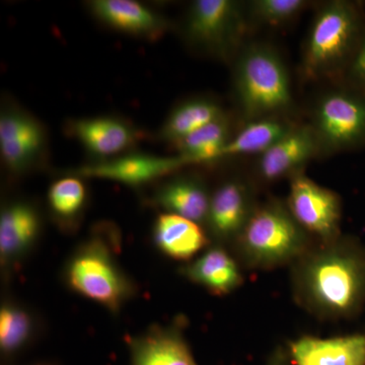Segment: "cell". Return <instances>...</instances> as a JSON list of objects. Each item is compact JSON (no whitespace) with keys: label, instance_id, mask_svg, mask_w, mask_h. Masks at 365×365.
Listing matches in <instances>:
<instances>
[{"label":"cell","instance_id":"cell-23","mask_svg":"<svg viewBox=\"0 0 365 365\" xmlns=\"http://www.w3.org/2000/svg\"><path fill=\"white\" fill-rule=\"evenodd\" d=\"M34 333V321L26 309L16 304H4L0 312V348L6 355L23 349Z\"/></svg>","mask_w":365,"mask_h":365},{"label":"cell","instance_id":"cell-17","mask_svg":"<svg viewBox=\"0 0 365 365\" xmlns=\"http://www.w3.org/2000/svg\"><path fill=\"white\" fill-rule=\"evenodd\" d=\"M72 133L95 155H117L135 143L137 133L131 126L114 118L78 120L71 125Z\"/></svg>","mask_w":365,"mask_h":365},{"label":"cell","instance_id":"cell-5","mask_svg":"<svg viewBox=\"0 0 365 365\" xmlns=\"http://www.w3.org/2000/svg\"><path fill=\"white\" fill-rule=\"evenodd\" d=\"M69 287L116 314L134 294V284L122 270L110 242L93 235L81 244L66 269Z\"/></svg>","mask_w":365,"mask_h":365},{"label":"cell","instance_id":"cell-15","mask_svg":"<svg viewBox=\"0 0 365 365\" xmlns=\"http://www.w3.org/2000/svg\"><path fill=\"white\" fill-rule=\"evenodd\" d=\"M40 218L26 203H14L4 209L0 218V257L2 265L13 263L28 253L37 241Z\"/></svg>","mask_w":365,"mask_h":365},{"label":"cell","instance_id":"cell-25","mask_svg":"<svg viewBox=\"0 0 365 365\" xmlns=\"http://www.w3.org/2000/svg\"><path fill=\"white\" fill-rule=\"evenodd\" d=\"M307 0H252L246 4L249 21L265 26H283L311 6Z\"/></svg>","mask_w":365,"mask_h":365},{"label":"cell","instance_id":"cell-3","mask_svg":"<svg viewBox=\"0 0 365 365\" xmlns=\"http://www.w3.org/2000/svg\"><path fill=\"white\" fill-rule=\"evenodd\" d=\"M235 90L247 123L281 117L294 104L292 83L279 53L265 43H250L237 55Z\"/></svg>","mask_w":365,"mask_h":365},{"label":"cell","instance_id":"cell-20","mask_svg":"<svg viewBox=\"0 0 365 365\" xmlns=\"http://www.w3.org/2000/svg\"><path fill=\"white\" fill-rule=\"evenodd\" d=\"M294 125L283 116L250 121L237 135L232 136L220 153V160L235 155H261L287 135Z\"/></svg>","mask_w":365,"mask_h":365},{"label":"cell","instance_id":"cell-1","mask_svg":"<svg viewBox=\"0 0 365 365\" xmlns=\"http://www.w3.org/2000/svg\"><path fill=\"white\" fill-rule=\"evenodd\" d=\"M295 292L307 309L325 318L348 319L365 306V246L339 237L304 255L295 270Z\"/></svg>","mask_w":365,"mask_h":365},{"label":"cell","instance_id":"cell-26","mask_svg":"<svg viewBox=\"0 0 365 365\" xmlns=\"http://www.w3.org/2000/svg\"><path fill=\"white\" fill-rule=\"evenodd\" d=\"M19 143L40 150L43 132L30 118L16 113L2 115L0 119V143Z\"/></svg>","mask_w":365,"mask_h":365},{"label":"cell","instance_id":"cell-13","mask_svg":"<svg viewBox=\"0 0 365 365\" xmlns=\"http://www.w3.org/2000/svg\"><path fill=\"white\" fill-rule=\"evenodd\" d=\"M91 6L101 20L131 35L158 39L168 29L165 19L132 0H96Z\"/></svg>","mask_w":365,"mask_h":365},{"label":"cell","instance_id":"cell-6","mask_svg":"<svg viewBox=\"0 0 365 365\" xmlns=\"http://www.w3.org/2000/svg\"><path fill=\"white\" fill-rule=\"evenodd\" d=\"M309 124L321 155L365 148V91L336 83L317 98Z\"/></svg>","mask_w":365,"mask_h":365},{"label":"cell","instance_id":"cell-19","mask_svg":"<svg viewBox=\"0 0 365 365\" xmlns=\"http://www.w3.org/2000/svg\"><path fill=\"white\" fill-rule=\"evenodd\" d=\"M157 202L172 215L196 223L207 222L211 197L205 186L194 178H179L163 186Z\"/></svg>","mask_w":365,"mask_h":365},{"label":"cell","instance_id":"cell-21","mask_svg":"<svg viewBox=\"0 0 365 365\" xmlns=\"http://www.w3.org/2000/svg\"><path fill=\"white\" fill-rule=\"evenodd\" d=\"M230 120L222 116L175 144L179 155L192 165L220 160V153L232 138Z\"/></svg>","mask_w":365,"mask_h":365},{"label":"cell","instance_id":"cell-4","mask_svg":"<svg viewBox=\"0 0 365 365\" xmlns=\"http://www.w3.org/2000/svg\"><path fill=\"white\" fill-rule=\"evenodd\" d=\"M237 239L244 258L258 268L289 263L304 256L307 245L306 230L275 200L255 209Z\"/></svg>","mask_w":365,"mask_h":365},{"label":"cell","instance_id":"cell-10","mask_svg":"<svg viewBox=\"0 0 365 365\" xmlns=\"http://www.w3.org/2000/svg\"><path fill=\"white\" fill-rule=\"evenodd\" d=\"M189 165H192L190 160L180 155L173 158L131 155L117 160L86 165L76 170V174L137 186L176 172Z\"/></svg>","mask_w":365,"mask_h":365},{"label":"cell","instance_id":"cell-27","mask_svg":"<svg viewBox=\"0 0 365 365\" xmlns=\"http://www.w3.org/2000/svg\"><path fill=\"white\" fill-rule=\"evenodd\" d=\"M339 83L365 91V36Z\"/></svg>","mask_w":365,"mask_h":365},{"label":"cell","instance_id":"cell-9","mask_svg":"<svg viewBox=\"0 0 365 365\" xmlns=\"http://www.w3.org/2000/svg\"><path fill=\"white\" fill-rule=\"evenodd\" d=\"M319 155V143L311 125L295 124L287 135L259 155L258 174L269 182L292 178L304 172L307 163Z\"/></svg>","mask_w":365,"mask_h":365},{"label":"cell","instance_id":"cell-29","mask_svg":"<svg viewBox=\"0 0 365 365\" xmlns=\"http://www.w3.org/2000/svg\"><path fill=\"white\" fill-rule=\"evenodd\" d=\"M35 365H50V364H35Z\"/></svg>","mask_w":365,"mask_h":365},{"label":"cell","instance_id":"cell-28","mask_svg":"<svg viewBox=\"0 0 365 365\" xmlns=\"http://www.w3.org/2000/svg\"><path fill=\"white\" fill-rule=\"evenodd\" d=\"M268 365H288L287 357L282 352L275 353Z\"/></svg>","mask_w":365,"mask_h":365},{"label":"cell","instance_id":"cell-18","mask_svg":"<svg viewBox=\"0 0 365 365\" xmlns=\"http://www.w3.org/2000/svg\"><path fill=\"white\" fill-rule=\"evenodd\" d=\"M182 273L193 282L217 295L230 294L242 282L234 259L220 248H212L182 268Z\"/></svg>","mask_w":365,"mask_h":365},{"label":"cell","instance_id":"cell-24","mask_svg":"<svg viewBox=\"0 0 365 365\" xmlns=\"http://www.w3.org/2000/svg\"><path fill=\"white\" fill-rule=\"evenodd\" d=\"M48 199L55 216L63 222L76 220L85 207V185L78 178H63L52 185Z\"/></svg>","mask_w":365,"mask_h":365},{"label":"cell","instance_id":"cell-14","mask_svg":"<svg viewBox=\"0 0 365 365\" xmlns=\"http://www.w3.org/2000/svg\"><path fill=\"white\" fill-rule=\"evenodd\" d=\"M132 365H197L181 332L155 327L131 343Z\"/></svg>","mask_w":365,"mask_h":365},{"label":"cell","instance_id":"cell-16","mask_svg":"<svg viewBox=\"0 0 365 365\" xmlns=\"http://www.w3.org/2000/svg\"><path fill=\"white\" fill-rule=\"evenodd\" d=\"M153 239L163 254L176 260H189L209 244L198 223L172 213L158 216Z\"/></svg>","mask_w":365,"mask_h":365},{"label":"cell","instance_id":"cell-12","mask_svg":"<svg viewBox=\"0 0 365 365\" xmlns=\"http://www.w3.org/2000/svg\"><path fill=\"white\" fill-rule=\"evenodd\" d=\"M295 365H365V335L319 339L299 338L290 344Z\"/></svg>","mask_w":365,"mask_h":365},{"label":"cell","instance_id":"cell-7","mask_svg":"<svg viewBox=\"0 0 365 365\" xmlns=\"http://www.w3.org/2000/svg\"><path fill=\"white\" fill-rule=\"evenodd\" d=\"M249 25L246 4L235 0H197L190 6L187 39L192 45L220 58L241 50Z\"/></svg>","mask_w":365,"mask_h":365},{"label":"cell","instance_id":"cell-8","mask_svg":"<svg viewBox=\"0 0 365 365\" xmlns=\"http://www.w3.org/2000/svg\"><path fill=\"white\" fill-rule=\"evenodd\" d=\"M288 209L297 222L324 242L340 237L342 205L339 195L319 186L304 172L290 178Z\"/></svg>","mask_w":365,"mask_h":365},{"label":"cell","instance_id":"cell-22","mask_svg":"<svg viewBox=\"0 0 365 365\" xmlns=\"http://www.w3.org/2000/svg\"><path fill=\"white\" fill-rule=\"evenodd\" d=\"M217 103L210 100L189 101L178 107L163 125L162 136L174 144L203 126L225 116Z\"/></svg>","mask_w":365,"mask_h":365},{"label":"cell","instance_id":"cell-11","mask_svg":"<svg viewBox=\"0 0 365 365\" xmlns=\"http://www.w3.org/2000/svg\"><path fill=\"white\" fill-rule=\"evenodd\" d=\"M249 187L239 180L222 184L211 196L207 223L220 240L237 239L253 215Z\"/></svg>","mask_w":365,"mask_h":365},{"label":"cell","instance_id":"cell-2","mask_svg":"<svg viewBox=\"0 0 365 365\" xmlns=\"http://www.w3.org/2000/svg\"><path fill=\"white\" fill-rule=\"evenodd\" d=\"M365 36L364 6L331 0L319 6L302 51V71L312 81L339 83Z\"/></svg>","mask_w":365,"mask_h":365}]
</instances>
